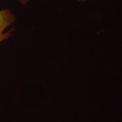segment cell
Returning <instances> with one entry per match:
<instances>
[{"label":"cell","mask_w":122,"mask_h":122,"mask_svg":"<svg viewBox=\"0 0 122 122\" xmlns=\"http://www.w3.org/2000/svg\"><path fill=\"white\" fill-rule=\"evenodd\" d=\"M16 20V16L9 9L0 10V43L12 35L14 28H12L9 31L4 32L7 27L13 24Z\"/></svg>","instance_id":"cell-1"},{"label":"cell","mask_w":122,"mask_h":122,"mask_svg":"<svg viewBox=\"0 0 122 122\" xmlns=\"http://www.w3.org/2000/svg\"><path fill=\"white\" fill-rule=\"evenodd\" d=\"M19 2L22 5H26L27 3L29 2V1L30 0H18Z\"/></svg>","instance_id":"cell-2"},{"label":"cell","mask_w":122,"mask_h":122,"mask_svg":"<svg viewBox=\"0 0 122 122\" xmlns=\"http://www.w3.org/2000/svg\"><path fill=\"white\" fill-rule=\"evenodd\" d=\"M76 1H78V2H85V1H89V0H76Z\"/></svg>","instance_id":"cell-3"}]
</instances>
